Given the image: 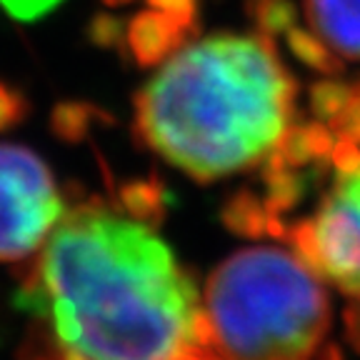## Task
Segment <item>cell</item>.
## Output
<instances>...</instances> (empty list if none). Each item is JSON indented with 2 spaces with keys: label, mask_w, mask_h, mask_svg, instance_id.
<instances>
[{
  "label": "cell",
  "mask_w": 360,
  "mask_h": 360,
  "mask_svg": "<svg viewBox=\"0 0 360 360\" xmlns=\"http://www.w3.org/2000/svg\"><path fill=\"white\" fill-rule=\"evenodd\" d=\"M335 135V133H333ZM283 240L348 298L360 295V143L338 138L333 173L308 215L295 218Z\"/></svg>",
  "instance_id": "4"
},
{
  "label": "cell",
  "mask_w": 360,
  "mask_h": 360,
  "mask_svg": "<svg viewBox=\"0 0 360 360\" xmlns=\"http://www.w3.org/2000/svg\"><path fill=\"white\" fill-rule=\"evenodd\" d=\"M63 0H0V8L20 22H33L38 18L48 15L53 8L60 6Z\"/></svg>",
  "instance_id": "11"
},
{
  "label": "cell",
  "mask_w": 360,
  "mask_h": 360,
  "mask_svg": "<svg viewBox=\"0 0 360 360\" xmlns=\"http://www.w3.org/2000/svg\"><path fill=\"white\" fill-rule=\"evenodd\" d=\"M28 115V101L20 90L0 80V130L22 123Z\"/></svg>",
  "instance_id": "10"
},
{
  "label": "cell",
  "mask_w": 360,
  "mask_h": 360,
  "mask_svg": "<svg viewBox=\"0 0 360 360\" xmlns=\"http://www.w3.org/2000/svg\"><path fill=\"white\" fill-rule=\"evenodd\" d=\"M191 33H195V20L160 8H148L128 22L123 43L135 63L148 68L168 60L178 48L186 45Z\"/></svg>",
  "instance_id": "6"
},
{
  "label": "cell",
  "mask_w": 360,
  "mask_h": 360,
  "mask_svg": "<svg viewBox=\"0 0 360 360\" xmlns=\"http://www.w3.org/2000/svg\"><path fill=\"white\" fill-rule=\"evenodd\" d=\"M315 120L333 130L338 138L360 143V83L323 80L310 90Z\"/></svg>",
  "instance_id": "8"
},
{
  "label": "cell",
  "mask_w": 360,
  "mask_h": 360,
  "mask_svg": "<svg viewBox=\"0 0 360 360\" xmlns=\"http://www.w3.org/2000/svg\"><path fill=\"white\" fill-rule=\"evenodd\" d=\"M308 28L340 60H360V0H303Z\"/></svg>",
  "instance_id": "7"
},
{
  "label": "cell",
  "mask_w": 360,
  "mask_h": 360,
  "mask_svg": "<svg viewBox=\"0 0 360 360\" xmlns=\"http://www.w3.org/2000/svg\"><path fill=\"white\" fill-rule=\"evenodd\" d=\"M298 83L263 33L186 43L135 98V133L200 183L260 165L292 128Z\"/></svg>",
  "instance_id": "2"
},
{
  "label": "cell",
  "mask_w": 360,
  "mask_h": 360,
  "mask_svg": "<svg viewBox=\"0 0 360 360\" xmlns=\"http://www.w3.org/2000/svg\"><path fill=\"white\" fill-rule=\"evenodd\" d=\"M148 3H150V8H160V11H168V13H175V15L195 20L198 0H148Z\"/></svg>",
  "instance_id": "12"
},
{
  "label": "cell",
  "mask_w": 360,
  "mask_h": 360,
  "mask_svg": "<svg viewBox=\"0 0 360 360\" xmlns=\"http://www.w3.org/2000/svg\"><path fill=\"white\" fill-rule=\"evenodd\" d=\"M108 6H125V3H133V0H105Z\"/></svg>",
  "instance_id": "13"
},
{
  "label": "cell",
  "mask_w": 360,
  "mask_h": 360,
  "mask_svg": "<svg viewBox=\"0 0 360 360\" xmlns=\"http://www.w3.org/2000/svg\"><path fill=\"white\" fill-rule=\"evenodd\" d=\"M63 213L65 202L43 158L0 143V263H18L40 250Z\"/></svg>",
  "instance_id": "5"
},
{
  "label": "cell",
  "mask_w": 360,
  "mask_h": 360,
  "mask_svg": "<svg viewBox=\"0 0 360 360\" xmlns=\"http://www.w3.org/2000/svg\"><path fill=\"white\" fill-rule=\"evenodd\" d=\"M200 305L218 360H343L328 343L326 281L290 245H253L225 258Z\"/></svg>",
  "instance_id": "3"
},
{
  "label": "cell",
  "mask_w": 360,
  "mask_h": 360,
  "mask_svg": "<svg viewBox=\"0 0 360 360\" xmlns=\"http://www.w3.org/2000/svg\"><path fill=\"white\" fill-rule=\"evenodd\" d=\"M20 360H218L173 250L101 198L75 200L20 278Z\"/></svg>",
  "instance_id": "1"
},
{
  "label": "cell",
  "mask_w": 360,
  "mask_h": 360,
  "mask_svg": "<svg viewBox=\"0 0 360 360\" xmlns=\"http://www.w3.org/2000/svg\"><path fill=\"white\" fill-rule=\"evenodd\" d=\"M248 15L253 18L258 33L281 38L292 22H298V11L290 0H248Z\"/></svg>",
  "instance_id": "9"
}]
</instances>
